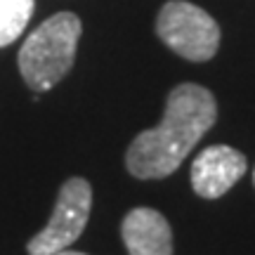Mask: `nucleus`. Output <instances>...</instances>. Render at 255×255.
I'll list each match as a JSON object with an SVG mask.
<instances>
[{
    "instance_id": "f257e3e1",
    "label": "nucleus",
    "mask_w": 255,
    "mask_h": 255,
    "mask_svg": "<svg viewBox=\"0 0 255 255\" xmlns=\"http://www.w3.org/2000/svg\"><path fill=\"white\" fill-rule=\"evenodd\" d=\"M218 119L213 92L196 83L175 85L165 100L163 119L128 146L126 165L139 180H161L175 173Z\"/></svg>"
},
{
    "instance_id": "f03ea898",
    "label": "nucleus",
    "mask_w": 255,
    "mask_h": 255,
    "mask_svg": "<svg viewBox=\"0 0 255 255\" xmlns=\"http://www.w3.org/2000/svg\"><path fill=\"white\" fill-rule=\"evenodd\" d=\"M81 33L83 24L73 12H57L24 40L19 71L31 90H52L71 71Z\"/></svg>"
},
{
    "instance_id": "7ed1b4c3",
    "label": "nucleus",
    "mask_w": 255,
    "mask_h": 255,
    "mask_svg": "<svg viewBox=\"0 0 255 255\" xmlns=\"http://www.w3.org/2000/svg\"><path fill=\"white\" fill-rule=\"evenodd\" d=\"M156 33L173 52L189 62H208L220 47L218 21L187 0L165 2L156 19Z\"/></svg>"
},
{
    "instance_id": "20e7f679",
    "label": "nucleus",
    "mask_w": 255,
    "mask_h": 255,
    "mask_svg": "<svg viewBox=\"0 0 255 255\" xmlns=\"http://www.w3.org/2000/svg\"><path fill=\"white\" fill-rule=\"evenodd\" d=\"M90 182L83 180V177L66 180L59 189L50 222L45 225V229H40L26 244L28 255H55L64 248H69L83 234V229L90 220Z\"/></svg>"
},
{
    "instance_id": "39448f33",
    "label": "nucleus",
    "mask_w": 255,
    "mask_h": 255,
    "mask_svg": "<svg viewBox=\"0 0 255 255\" xmlns=\"http://www.w3.org/2000/svg\"><path fill=\"white\" fill-rule=\"evenodd\" d=\"M246 156L234 146H206L191 163V187L201 199H220L246 173Z\"/></svg>"
},
{
    "instance_id": "423d86ee",
    "label": "nucleus",
    "mask_w": 255,
    "mask_h": 255,
    "mask_svg": "<svg viewBox=\"0 0 255 255\" xmlns=\"http://www.w3.org/2000/svg\"><path fill=\"white\" fill-rule=\"evenodd\" d=\"M121 237L130 255H173L170 225L154 208L130 210L123 218Z\"/></svg>"
},
{
    "instance_id": "0eeeda50",
    "label": "nucleus",
    "mask_w": 255,
    "mask_h": 255,
    "mask_svg": "<svg viewBox=\"0 0 255 255\" xmlns=\"http://www.w3.org/2000/svg\"><path fill=\"white\" fill-rule=\"evenodd\" d=\"M36 0H0V47L14 43L33 14Z\"/></svg>"
},
{
    "instance_id": "6e6552de",
    "label": "nucleus",
    "mask_w": 255,
    "mask_h": 255,
    "mask_svg": "<svg viewBox=\"0 0 255 255\" xmlns=\"http://www.w3.org/2000/svg\"><path fill=\"white\" fill-rule=\"evenodd\" d=\"M55 255H85V253H78V251H69V248H64V251H59V253Z\"/></svg>"
},
{
    "instance_id": "1a4fd4ad",
    "label": "nucleus",
    "mask_w": 255,
    "mask_h": 255,
    "mask_svg": "<svg viewBox=\"0 0 255 255\" xmlns=\"http://www.w3.org/2000/svg\"><path fill=\"white\" fill-rule=\"evenodd\" d=\"M253 184H255V170H253Z\"/></svg>"
}]
</instances>
